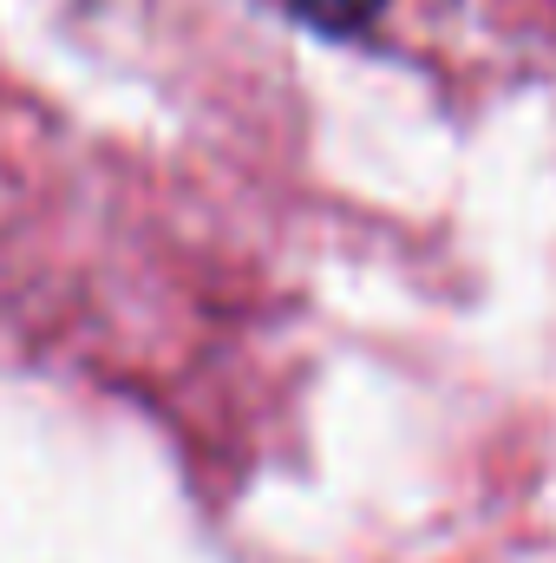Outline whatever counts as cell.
<instances>
[{
	"mask_svg": "<svg viewBox=\"0 0 556 563\" xmlns=\"http://www.w3.org/2000/svg\"><path fill=\"white\" fill-rule=\"evenodd\" d=\"M281 7H288L301 26H314V33H334V40H341V33H367V26L380 20V7H387V0H281Z\"/></svg>",
	"mask_w": 556,
	"mask_h": 563,
	"instance_id": "cell-1",
	"label": "cell"
}]
</instances>
